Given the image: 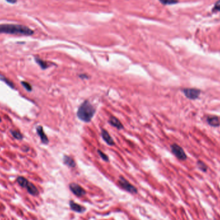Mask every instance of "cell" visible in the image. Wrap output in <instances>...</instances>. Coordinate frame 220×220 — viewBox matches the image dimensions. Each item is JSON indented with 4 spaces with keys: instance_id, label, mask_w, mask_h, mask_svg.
<instances>
[{
    "instance_id": "6da1fadb",
    "label": "cell",
    "mask_w": 220,
    "mask_h": 220,
    "mask_svg": "<svg viewBox=\"0 0 220 220\" xmlns=\"http://www.w3.org/2000/svg\"><path fill=\"white\" fill-rule=\"evenodd\" d=\"M0 33L5 34L31 36L34 34V32L30 28L21 24H0Z\"/></svg>"
},
{
    "instance_id": "7a4b0ae2",
    "label": "cell",
    "mask_w": 220,
    "mask_h": 220,
    "mask_svg": "<svg viewBox=\"0 0 220 220\" xmlns=\"http://www.w3.org/2000/svg\"><path fill=\"white\" fill-rule=\"evenodd\" d=\"M95 113V109L88 101H85L79 107L77 111V117L82 121L90 122Z\"/></svg>"
},
{
    "instance_id": "3957f363",
    "label": "cell",
    "mask_w": 220,
    "mask_h": 220,
    "mask_svg": "<svg viewBox=\"0 0 220 220\" xmlns=\"http://www.w3.org/2000/svg\"><path fill=\"white\" fill-rule=\"evenodd\" d=\"M119 184L123 189L131 194H136L138 192L137 189L122 176L119 177Z\"/></svg>"
},
{
    "instance_id": "277c9868",
    "label": "cell",
    "mask_w": 220,
    "mask_h": 220,
    "mask_svg": "<svg viewBox=\"0 0 220 220\" xmlns=\"http://www.w3.org/2000/svg\"><path fill=\"white\" fill-rule=\"evenodd\" d=\"M171 151L175 156L180 160H185L187 159V155L184 150L179 145L173 144L171 146Z\"/></svg>"
},
{
    "instance_id": "5b68a950",
    "label": "cell",
    "mask_w": 220,
    "mask_h": 220,
    "mask_svg": "<svg viewBox=\"0 0 220 220\" xmlns=\"http://www.w3.org/2000/svg\"><path fill=\"white\" fill-rule=\"evenodd\" d=\"M183 92L186 97L191 100H195L200 96L201 91L196 88H185L184 89Z\"/></svg>"
},
{
    "instance_id": "8992f818",
    "label": "cell",
    "mask_w": 220,
    "mask_h": 220,
    "mask_svg": "<svg viewBox=\"0 0 220 220\" xmlns=\"http://www.w3.org/2000/svg\"><path fill=\"white\" fill-rule=\"evenodd\" d=\"M70 189L71 190V191L77 196L81 197L82 196H84L86 194V190L83 189L82 187L77 184L76 183H72L70 184Z\"/></svg>"
},
{
    "instance_id": "52a82bcc",
    "label": "cell",
    "mask_w": 220,
    "mask_h": 220,
    "mask_svg": "<svg viewBox=\"0 0 220 220\" xmlns=\"http://www.w3.org/2000/svg\"><path fill=\"white\" fill-rule=\"evenodd\" d=\"M101 135H102V137L103 140H104V142L107 144H108L109 146H114L115 142H114L113 138L111 137L110 135L109 134V133L107 132L106 130H102Z\"/></svg>"
},
{
    "instance_id": "ba28073f",
    "label": "cell",
    "mask_w": 220,
    "mask_h": 220,
    "mask_svg": "<svg viewBox=\"0 0 220 220\" xmlns=\"http://www.w3.org/2000/svg\"><path fill=\"white\" fill-rule=\"evenodd\" d=\"M36 130H37V134H38V135L39 136L42 143L44 144H48L49 142V140H48V139L47 136L46 134L44 133L43 127L41 126H37L36 128Z\"/></svg>"
},
{
    "instance_id": "9c48e42d",
    "label": "cell",
    "mask_w": 220,
    "mask_h": 220,
    "mask_svg": "<svg viewBox=\"0 0 220 220\" xmlns=\"http://www.w3.org/2000/svg\"><path fill=\"white\" fill-rule=\"evenodd\" d=\"M109 123L112 126L116 127L119 130H122L124 128L123 124H122V122H120L117 117H113V116H111L110 117L109 120Z\"/></svg>"
},
{
    "instance_id": "30bf717a",
    "label": "cell",
    "mask_w": 220,
    "mask_h": 220,
    "mask_svg": "<svg viewBox=\"0 0 220 220\" xmlns=\"http://www.w3.org/2000/svg\"><path fill=\"white\" fill-rule=\"evenodd\" d=\"M70 209H71L73 211H75V212H76V213H84L86 210V209L84 207L81 206V205L77 204V203L73 202V201H70Z\"/></svg>"
},
{
    "instance_id": "8fae6325",
    "label": "cell",
    "mask_w": 220,
    "mask_h": 220,
    "mask_svg": "<svg viewBox=\"0 0 220 220\" xmlns=\"http://www.w3.org/2000/svg\"><path fill=\"white\" fill-rule=\"evenodd\" d=\"M207 122L213 127H218L220 125L219 119L216 116H209L207 118Z\"/></svg>"
},
{
    "instance_id": "7c38bea8",
    "label": "cell",
    "mask_w": 220,
    "mask_h": 220,
    "mask_svg": "<svg viewBox=\"0 0 220 220\" xmlns=\"http://www.w3.org/2000/svg\"><path fill=\"white\" fill-rule=\"evenodd\" d=\"M26 189L27 190L28 193L29 194H30L31 195H32V196H37V195L39 194V190L38 189H37V188L34 184L31 183V182L30 181L28 183L26 187Z\"/></svg>"
},
{
    "instance_id": "4fadbf2b",
    "label": "cell",
    "mask_w": 220,
    "mask_h": 220,
    "mask_svg": "<svg viewBox=\"0 0 220 220\" xmlns=\"http://www.w3.org/2000/svg\"><path fill=\"white\" fill-rule=\"evenodd\" d=\"M63 161L65 165L68 166V167H70L73 168L76 166V161H75V160L72 159V157H70L69 156L64 155L63 157Z\"/></svg>"
},
{
    "instance_id": "5bb4252c",
    "label": "cell",
    "mask_w": 220,
    "mask_h": 220,
    "mask_svg": "<svg viewBox=\"0 0 220 220\" xmlns=\"http://www.w3.org/2000/svg\"><path fill=\"white\" fill-rule=\"evenodd\" d=\"M17 182L21 187L26 188V187L29 181H28L27 178H24L23 176H19L17 178Z\"/></svg>"
},
{
    "instance_id": "9a60e30c",
    "label": "cell",
    "mask_w": 220,
    "mask_h": 220,
    "mask_svg": "<svg viewBox=\"0 0 220 220\" xmlns=\"http://www.w3.org/2000/svg\"><path fill=\"white\" fill-rule=\"evenodd\" d=\"M35 61H36V63L40 66V67H41V68H42L43 70L46 69V68H47L48 67V64H47L45 61H43L42 59H39V58H36V59H35Z\"/></svg>"
},
{
    "instance_id": "2e32d148",
    "label": "cell",
    "mask_w": 220,
    "mask_h": 220,
    "mask_svg": "<svg viewBox=\"0 0 220 220\" xmlns=\"http://www.w3.org/2000/svg\"><path fill=\"white\" fill-rule=\"evenodd\" d=\"M10 133L16 139H17V140H22L23 138V135L20 132L17 131L16 130H10Z\"/></svg>"
},
{
    "instance_id": "e0dca14e",
    "label": "cell",
    "mask_w": 220,
    "mask_h": 220,
    "mask_svg": "<svg viewBox=\"0 0 220 220\" xmlns=\"http://www.w3.org/2000/svg\"><path fill=\"white\" fill-rule=\"evenodd\" d=\"M0 80L3 81V82H5L8 86H9L10 87V88H14V86L13 82L8 80L7 79L5 76H2V75H1V74H0Z\"/></svg>"
},
{
    "instance_id": "ac0fdd59",
    "label": "cell",
    "mask_w": 220,
    "mask_h": 220,
    "mask_svg": "<svg viewBox=\"0 0 220 220\" xmlns=\"http://www.w3.org/2000/svg\"><path fill=\"white\" fill-rule=\"evenodd\" d=\"M198 165L199 168H200V169L203 172H206L207 171V165L203 162V161H198Z\"/></svg>"
},
{
    "instance_id": "d6986e66",
    "label": "cell",
    "mask_w": 220,
    "mask_h": 220,
    "mask_svg": "<svg viewBox=\"0 0 220 220\" xmlns=\"http://www.w3.org/2000/svg\"><path fill=\"white\" fill-rule=\"evenodd\" d=\"M159 1L164 5H173L178 3V0H159Z\"/></svg>"
},
{
    "instance_id": "ffe728a7",
    "label": "cell",
    "mask_w": 220,
    "mask_h": 220,
    "mask_svg": "<svg viewBox=\"0 0 220 220\" xmlns=\"http://www.w3.org/2000/svg\"><path fill=\"white\" fill-rule=\"evenodd\" d=\"M97 152H98V153H99V156H100L101 157V159H102L103 160H104V161H109V158H108V156H107L105 154V153H104L101 150H99V149H98Z\"/></svg>"
},
{
    "instance_id": "44dd1931",
    "label": "cell",
    "mask_w": 220,
    "mask_h": 220,
    "mask_svg": "<svg viewBox=\"0 0 220 220\" xmlns=\"http://www.w3.org/2000/svg\"><path fill=\"white\" fill-rule=\"evenodd\" d=\"M21 84L27 91H28V92H31L32 89V86L28 82H25V81H23L21 82Z\"/></svg>"
},
{
    "instance_id": "7402d4cb",
    "label": "cell",
    "mask_w": 220,
    "mask_h": 220,
    "mask_svg": "<svg viewBox=\"0 0 220 220\" xmlns=\"http://www.w3.org/2000/svg\"><path fill=\"white\" fill-rule=\"evenodd\" d=\"M213 10L214 12H220V0H218V1L215 3L214 7Z\"/></svg>"
},
{
    "instance_id": "603a6c76",
    "label": "cell",
    "mask_w": 220,
    "mask_h": 220,
    "mask_svg": "<svg viewBox=\"0 0 220 220\" xmlns=\"http://www.w3.org/2000/svg\"><path fill=\"white\" fill-rule=\"evenodd\" d=\"M6 1L10 3H15L17 2V0H6Z\"/></svg>"
},
{
    "instance_id": "cb8c5ba5",
    "label": "cell",
    "mask_w": 220,
    "mask_h": 220,
    "mask_svg": "<svg viewBox=\"0 0 220 220\" xmlns=\"http://www.w3.org/2000/svg\"><path fill=\"white\" fill-rule=\"evenodd\" d=\"M1 117H0V122H1Z\"/></svg>"
}]
</instances>
